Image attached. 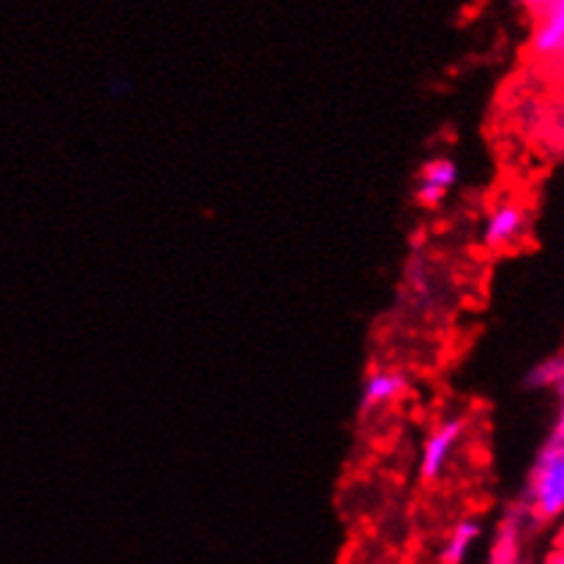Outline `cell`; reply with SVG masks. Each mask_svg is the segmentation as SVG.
<instances>
[{"label": "cell", "mask_w": 564, "mask_h": 564, "mask_svg": "<svg viewBox=\"0 0 564 564\" xmlns=\"http://www.w3.org/2000/svg\"><path fill=\"white\" fill-rule=\"evenodd\" d=\"M527 513L540 523L564 516V462L554 440L545 442L529 475Z\"/></svg>", "instance_id": "obj_1"}, {"label": "cell", "mask_w": 564, "mask_h": 564, "mask_svg": "<svg viewBox=\"0 0 564 564\" xmlns=\"http://www.w3.org/2000/svg\"><path fill=\"white\" fill-rule=\"evenodd\" d=\"M458 183V164L447 155L429 159L417 172L414 181V199L423 210H436L453 194Z\"/></svg>", "instance_id": "obj_2"}, {"label": "cell", "mask_w": 564, "mask_h": 564, "mask_svg": "<svg viewBox=\"0 0 564 564\" xmlns=\"http://www.w3.org/2000/svg\"><path fill=\"white\" fill-rule=\"evenodd\" d=\"M529 229V213L521 203H502L488 213L486 224H482V246L488 251H505L513 249L518 240L527 235Z\"/></svg>", "instance_id": "obj_3"}, {"label": "cell", "mask_w": 564, "mask_h": 564, "mask_svg": "<svg viewBox=\"0 0 564 564\" xmlns=\"http://www.w3.org/2000/svg\"><path fill=\"white\" fill-rule=\"evenodd\" d=\"M462 436V420H445V423L425 440L423 453H420V477H423V480H436V477L445 475L447 464H451Z\"/></svg>", "instance_id": "obj_4"}, {"label": "cell", "mask_w": 564, "mask_h": 564, "mask_svg": "<svg viewBox=\"0 0 564 564\" xmlns=\"http://www.w3.org/2000/svg\"><path fill=\"white\" fill-rule=\"evenodd\" d=\"M410 388V379L393 368H377L366 377L360 390V414H371L399 401Z\"/></svg>", "instance_id": "obj_5"}, {"label": "cell", "mask_w": 564, "mask_h": 564, "mask_svg": "<svg viewBox=\"0 0 564 564\" xmlns=\"http://www.w3.org/2000/svg\"><path fill=\"white\" fill-rule=\"evenodd\" d=\"M532 52L538 57H556L564 52V0H554L543 11L532 36Z\"/></svg>", "instance_id": "obj_6"}, {"label": "cell", "mask_w": 564, "mask_h": 564, "mask_svg": "<svg viewBox=\"0 0 564 564\" xmlns=\"http://www.w3.org/2000/svg\"><path fill=\"white\" fill-rule=\"evenodd\" d=\"M482 527L477 518H464L456 527L451 529V534L445 538L440 549V564H464L466 556L471 554V549L480 540Z\"/></svg>", "instance_id": "obj_7"}, {"label": "cell", "mask_w": 564, "mask_h": 564, "mask_svg": "<svg viewBox=\"0 0 564 564\" xmlns=\"http://www.w3.org/2000/svg\"><path fill=\"white\" fill-rule=\"evenodd\" d=\"M488 564H521V527H518L516 516H510L497 529Z\"/></svg>", "instance_id": "obj_8"}, {"label": "cell", "mask_w": 564, "mask_h": 564, "mask_svg": "<svg viewBox=\"0 0 564 564\" xmlns=\"http://www.w3.org/2000/svg\"><path fill=\"white\" fill-rule=\"evenodd\" d=\"M527 388L532 390L562 388L564 390V352L538 362V366L527 373Z\"/></svg>", "instance_id": "obj_9"}, {"label": "cell", "mask_w": 564, "mask_h": 564, "mask_svg": "<svg viewBox=\"0 0 564 564\" xmlns=\"http://www.w3.org/2000/svg\"><path fill=\"white\" fill-rule=\"evenodd\" d=\"M545 564H564V545H560V549L549 556V562Z\"/></svg>", "instance_id": "obj_10"}, {"label": "cell", "mask_w": 564, "mask_h": 564, "mask_svg": "<svg viewBox=\"0 0 564 564\" xmlns=\"http://www.w3.org/2000/svg\"><path fill=\"white\" fill-rule=\"evenodd\" d=\"M551 440L556 442V445H560V453H562V462H564V431H556L554 429V434H551Z\"/></svg>", "instance_id": "obj_11"}]
</instances>
